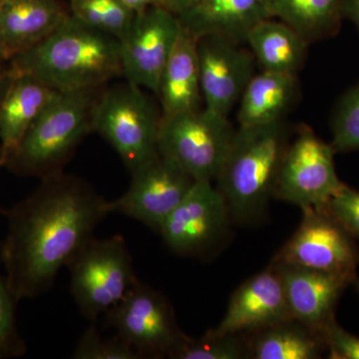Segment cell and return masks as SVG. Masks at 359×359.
Wrapping results in <instances>:
<instances>
[{
	"label": "cell",
	"instance_id": "obj_1",
	"mask_svg": "<svg viewBox=\"0 0 359 359\" xmlns=\"http://www.w3.org/2000/svg\"><path fill=\"white\" fill-rule=\"evenodd\" d=\"M4 214L7 231L0 259L20 302L50 289L109 212L107 200L93 187L61 171L42 178L32 195Z\"/></svg>",
	"mask_w": 359,
	"mask_h": 359
},
{
	"label": "cell",
	"instance_id": "obj_3",
	"mask_svg": "<svg viewBox=\"0 0 359 359\" xmlns=\"http://www.w3.org/2000/svg\"><path fill=\"white\" fill-rule=\"evenodd\" d=\"M290 130L285 120L262 126H238L218 179L230 216L256 218L275 194Z\"/></svg>",
	"mask_w": 359,
	"mask_h": 359
},
{
	"label": "cell",
	"instance_id": "obj_19",
	"mask_svg": "<svg viewBox=\"0 0 359 359\" xmlns=\"http://www.w3.org/2000/svg\"><path fill=\"white\" fill-rule=\"evenodd\" d=\"M198 39L182 28L176 46L161 73L157 93L163 116L202 108Z\"/></svg>",
	"mask_w": 359,
	"mask_h": 359
},
{
	"label": "cell",
	"instance_id": "obj_20",
	"mask_svg": "<svg viewBox=\"0 0 359 359\" xmlns=\"http://www.w3.org/2000/svg\"><path fill=\"white\" fill-rule=\"evenodd\" d=\"M28 75H16L0 108V166L56 94Z\"/></svg>",
	"mask_w": 359,
	"mask_h": 359
},
{
	"label": "cell",
	"instance_id": "obj_13",
	"mask_svg": "<svg viewBox=\"0 0 359 359\" xmlns=\"http://www.w3.org/2000/svg\"><path fill=\"white\" fill-rule=\"evenodd\" d=\"M229 217L226 201L212 182H195L158 233L176 254L200 256L223 235Z\"/></svg>",
	"mask_w": 359,
	"mask_h": 359
},
{
	"label": "cell",
	"instance_id": "obj_10",
	"mask_svg": "<svg viewBox=\"0 0 359 359\" xmlns=\"http://www.w3.org/2000/svg\"><path fill=\"white\" fill-rule=\"evenodd\" d=\"M130 173L128 190L118 199L107 201V211L157 231L196 182L178 163L159 152Z\"/></svg>",
	"mask_w": 359,
	"mask_h": 359
},
{
	"label": "cell",
	"instance_id": "obj_31",
	"mask_svg": "<svg viewBox=\"0 0 359 359\" xmlns=\"http://www.w3.org/2000/svg\"><path fill=\"white\" fill-rule=\"evenodd\" d=\"M321 337L330 349V358L359 359V337L346 332L335 320L323 330Z\"/></svg>",
	"mask_w": 359,
	"mask_h": 359
},
{
	"label": "cell",
	"instance_id": "obj_26",
	"mask_svg": "<svg viewBox=\"0 0 359 359\" xmlns=\"http://www.w3.org/2000/svg\"><path fill=\"white\" fill-rule=\"evenodd\" d=\"M332 130L335 153L359 150V84L339 99L332 116Z\"/></svg>",
	"mask_w": 359,
	"mask_h": 359
},
{
	"label": "cell",
	"instance_id": "obj_4",
	"mask_svg": "<svg viewBox=\"0 0 359 359\" xmlns=\"http://www.w3.org/2000/svg\"><path fill=\"white\" fill-rule=\"evenodd\" d=\"M102 90L56 92L4 167L20 176L40 179L63 171L77 146L93 132L94 112Z\"/></svg>",
	"mask_w": 359,
	"mask_h": 359
},
{
	"label": "cell",
	"instance_id": "obj_34",
	"mask_svg": "<svg viewBox=\"0 0 359 359\" xmlns=\"http://www.w3.org/2000/svg\"><path fill=\"white\" fill-rule=\"evenodd\" d=\"M341 13L342 18L353 22L359 32V0H344Z\"/></svg>",
	"mask_w": 359,
	"mask_h": 359
},
{
	"label": "cell",
	"instance_id": "obj_7",
	"mask_svg": "<svg viewBox=\"0 0 359 359\" xmlns=\"http://www.w3.org/2000/svg\"><path fill=\"white\" fill-rule=\"evenodd\" d=\"M226 116L208 108L162 116L158 152L196 182L218 179L236 133Z\"/></svg>",
	"mask_w": 359,
	"mask_h": 359
},
{
	"label": "cell",
	"instance_id": "obj_24",
	"mask_svg": "<svg viewBox=\"0 0 359 359\" xmlns=\"http://www.w3.org/2000/svg\"><path fill=\"white\" fill-rule=\"evenodd\" d=\"M325 346L323 337L299 321H283L259 330L250 354L256 359H314Z\"/></svg>",
	"mask_w": 359,
	"mask_h": 359
},
{
	"label": "cell",
	"instance_id": "obj_18",
	"mask_svg": "<svg viewBox=\"0 0 359 359\" xmlns=\"http://www.w3.org/2000/svg\"><path fill=\"white\" fill-rule=\"evenodd\" d=\"M178 18L182 28L198 39L218 35L242 44L255 25L271 18L266 0H197Z\"/></svg>",
	"mask_w": 359,
	"mask_h": 359
},
{
	"label": "cell",
	"instance_id": "obj_6",
	"mask_svg": "<svg viewBox=\"0 0 359 359\" xmlns=\"http://www.w3.org/2000/svg\"><path fill=\"white\" fill-rule=\"evenodd\" d=\"M67 268L70 294L82 316L91 321L112 311L139 280L121 235L91 238Z\"/></svg>",
	"mask_w": 359,
	"mask_h": 359
},
{
	"label": "cell",
	"instance_id": "obj_22",
	"mask_svg": "<svg viewBox=\"0 0 359 359\" xmlns=\"http://www.w3.org/2000/svg\"><path fill=\"white\" fill-rule=\"evenodd\" d=\"M245 43L263 70L295 76L306 60L309 45L292 28L273 18L255 25Z\"/></svg>",
	"mask_w": 359,
	"mask_h": 359
},
{
	"label": "cell",
	"instance_id": "obj_21",
	"mask_svg": "<svg viewBox=\"0 0 359 359\" xmlns=\"http://www.w3.org/2000/svg\"><path fill=\"white\" fill-rule=\"evenodd\" d=\"M297 78L263 70L254 74L238 101V126H262L285 120L297 95Z\"/></svg>",
	"mask_w": 359,
	"mask_h": 359
},
{
	"label": "cell",
	"instance_id": "obj_33",
	"mask_svg": "<svg viewBox=\"0 0 359 359\" xmlns=\"http://www.w3.org/2000/svg\"><path fill=\"white\" fill-rule=\"evenodd\" d=\"M196 1L197 0H159V6L179 16L193 6Z\"/></svg>",
	"mask_w": 359,
	"mask_h": 359
},
{
	"label": "cell",
	"instance_id": "obj_23",
	"mask_svg": "<svg viewBox=\"0 0 359 359\" xmlns=\"http://www.w3.org/2000/svg\"><path fill=\"white\" fill-rule=\"evenodd\" d=\"M344 0H266L271 18H278L308 43L339 32Z\"/></svg>",
	"mask_w": 359,
	"mask_h": 359
},
{
	"label": "cell",
	"instance_id": "obj_17",
	"mask_svg": "<svg viewBox=\"0 0 359 359\" xmlns=\"http://www.w3.org/2000/svg\"><path fill=\"white\" fill-rule=\"evenodd\" d=\"M69 14L58 0H0V52L8 61L49 36Z\"/></svg>",
	"mask_w": 359,
	"mask_h": 359
},
{
	"label": "cell",
	"instance_id": "obj_9",
	"mask_svg": "<svg viewBox=\"0 0 359 359\" xmlns=\"http://www.w3.org/2000/svg\"><path fill=\"white\" fill-rule=\"evenodd\" d=\"M334 154L332 144L302 125L285 151L273 196L302 211L327 207L344 185L335 170Z\"/></svg>",
	"mask_w": 359,
	"mask_h": 359
},
{
	"label": "cell",
	"instance_id": "obj_30",
	"mask_svg": "<svg viewBox=\"0 0 359 359\" xmlns=\"http://www.w3.org/2000/svg\"><path fill=\"white\" fill-rule=\"evenodd\" d=\"M325 208L351 236L359 238V191L344 185Z\"/></svg>",
	"mask_w": 359,
	"mask_h": 359
},
{
	"label": "cell",
	"instance_id": "obj_8",
	"mask_svg": "<svg viewBox=\"0 0 359 359\" xmlns=\"http://www.w3.org/2000/svg\"><path fill=\"white\" fill-rule=\"evenodd\" d=\"M106 325L141 358H171L187 337L173 306L157 290L138 280L121 302L105 316Z\"/></svg>",
	"mask_w": 359,
	"mask_h": 359
},
{
	"label": "cell",
	"instance_id": "obj_2",
	"mask_svg": "<svg viewBox=\"0 0 359 359\" xmlns=\"http://www.w3.org/2000/svg\"><path fill=\"white\" fill-rule=\"evenodd\" d=\"M58 92L96 88L122 75L121 41L69 14L49 36L8 60Z\"/></svg>",
	"mask_w": 359,
	"mask_h": 359
},
{
	"label": "cell",
	"instance_id": "obj_27",
	"mask_svg": "<svg viewBox=\"0 0 359 359\" xmlns=\"http://www.w3.org/2000/svg\"><path fill=\"white\" fill-rule=\"evenodd\" d=\"M238 334L210 337L200 339L186 337L172 354L176 359H240L245 358V347Z\"/></svg>",
	"mask_w": 359,
	"mask_h": 359
},
{
	"label": "cell",
	"instance_id": "obj_11",
	"mask_svg": "<svg viewBox=\"0 0 359 359\" xmlns=\"http://www.w3.org/2000/svg\"><path fill=\"white\" fill-rule=\"evenodd\" d=\"M302 212L301 224L273 262L346 276L354 282L359 254L353 236L327 208Z\"/></svg>",
	"mask_w": 359,
	"mask_h": 359
},
{
	"label": "cell",
	"instance_id": "obj_16",
	"mask_svg": "<svg viewBox=\"0 0 359 359\" xmlns=\"http://www.w3.org/2000/svg\"><path fill=\"white\" fill-rule=\"evenodd\" d=\"M292 320L320 334L334 320L337 301L353 280L346 276L275 263Z\"/></svg>",
	"mask_w": 359,
	"mask_h": 359
},
{
	"label": "cell",
	"instance_id": "obj_35",
	"mask_svg": "<svg viewBox=\"0 0 359 359\" xmlns=\"http://www.w3.org/2000/svg\"><path fill=\"white\" fill-rule=\"evenodd\" d=\"M119 1L136 14L146 11L149 7L159 6V0H119Z\"/></svg>",
	"mask_w": 359,
	"mask_h": 359
},
{
	"label": "cell",
	"instance_id": "obj_5",
	"mask_svg": "<svg viewBox=\"0 0 359 359\" xmlns=\"http://www.w3.org/2000/svg\"><path fill=\"white\" fill-rule=\"evenodd\" d=\"M162 110L143 88L126 81L97 101L93 132L112 146L129 172L158 153Z\"/></svg>",
	"mask_w": 359,
	"mask_h": 359
},
{
	"label": "cell",
	"instance_id": "obj_36",
	"mask_svg": "<svg viewBox=\"0 0 359 359\" xmlns=\"http://www.w3.org/2000/svg\"><path fill=\"white\" fill-rule=\"evenodd\" d=\"M8 62V61H6V59L4 58V56L2 55L1 52H0V65H2V63Z\"/></svg>",
	"mask_w": 359,
	"mask_h": 359
},
{
	"label": "cell",
	"instance_id": "obj_15",
	"mask_svg": "<svg viewBox=\"0 0 359 359\" xmlns=\"http://www.w3.org/2000/svg\"><path fill=\"white\" fill-rule=\"evenodd\" d=\"M292 320L282 276L276 264L243 283L231 295L226 313L210 337L259 332Z\"/></svg>",
	"mask_w": 359,
	"mask_h": 359
},
{
	"label": "cell",
	"instance_id": "obj_32",
	"mask_svg": "<svg viewBox=\"0 0 359 359\" xmlns=\"http://www.w3.org/2000/svg\"><path fill=\"white\" fill-rule=\"evenodd\" d=\"M14 77H15V74L9 67L8 62L0 65V108H1L7 92L13 84Z\"/></svg>",
	"mask_w": 359,
	"mask_h": 359
},
{
	"label": "cell",
	"instance_id": "obj_25",
	"mask_svg": "<svg viewBox=\"0 0 359 359\" xmlns=\"http://www.w3.org/2000/svg\"><path fill=\"white\" fill-rule=\"evenodd\" d=\"M70 13L99 32L122 41L136 13L119 0H70Z\"/></svg>",
	"mask_w": 359,
	"mask_h": 359
},
{
	"label": "cell",
	"instance_id": "obj_29",
	"mask_svg": "<svg viewBox=\"0 0 359 359\" xmlns=\"http://www.w3.org/2000/svg\"><path fill=\"white\" fill-rule=\"evenodd\" d=\"M73 359H140L136 351L115 334L106 339L95 327H89L78 340Z\"/></svg>",
	"mask_w": 359,
	"mask_h": 359
},
{
	"label": "cell",
	"instance_id": "obj_28",
	"mask_svg": "<svg viewBox=\"0 0 359 359\" xmlns=\"http://www.w3.org/2000/svg\"><path fill=\"white\" fill-rule=\"evenodd\" d=\"M16 301L0 276V359L21 358L26 353V344L18 327Z\"/></svg>",
	"mask_w": 359,
	"mask_h": 359
},
{
	"label": "cell",
	"instance_id": "obj_37",
	"mask_svg": "<svg viewBox=\"0 0 359 359\" xmlns=\"http://www.w3.org/2000/svg\"><path fill=\"white\" fill-rule=\"evenodd\" d=\"M354 283H356V287H358V290L359 292V280H354Z\"/></svg>",
	"mask_w": 359,
	"mask_h": 359
},
{
	"label": "cell",
	"instance_id": "obj_12",
	"mask_svg": "<svg viewBox=\"0 0 359 359\" xmlns=\"http://www.w3.org/2000/svg\"><path fill=\"white\" fill-rule=\"evenodd\" d=\"M178 16L160 6L136 14L121 41L122 75L130 83L157 93L161 73L181 33Z\"/></svg>",
	"mask_w": 359,
	"mask_h": 359
},
{
	"label": "cell",
	"instance_id": "obj_14",
	"mask_svg": "<svg viewBox=\"0 0 359 359\" xmlns=\"http://www.w3.org/2000/svg\"><path fill=\"white\" fill-rule=\"evenodd\" d=\"M218 35L198 39L201 89L205 107L229 117L254 76V55Z\"/></svg>",
	"mask_w": 359,
	"mask_h": 359
}]
</instances>
